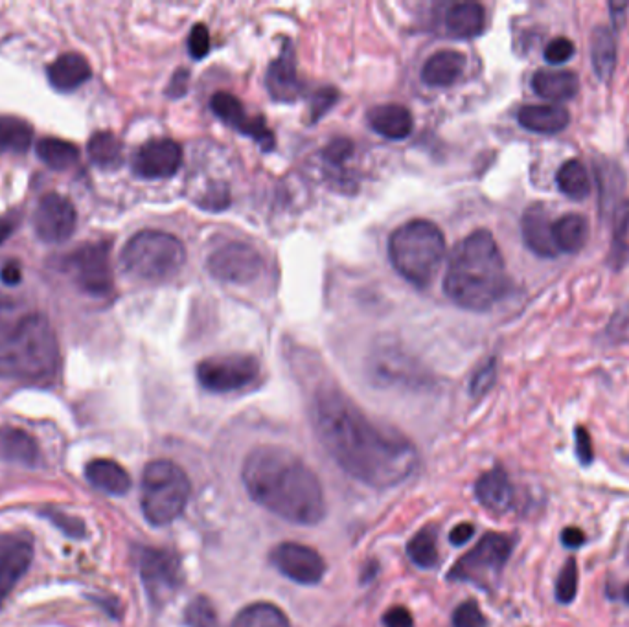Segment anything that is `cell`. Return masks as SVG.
Wrapping results in <instances>:
<instances>
[{"mask_svg":"<svg viewBox=\"0 0 629 627\" xmlns=\"http://www.w3.org/2000/svg\"><path fill=\"white\" fill-rule=\"evenodd\" d=\"M311 425L335 464L368 488H394L418 466V451L409 438L372 422L337 388L315 394Z\"/></svg>","mask_w":629,"mask_h":627,"instance_id":"6da1fadb","label":"cell"},{"mask_svg":"<svg viewBox=\"0 0 629 627\" xmlns=\"http://www.w3.org/2000/svg\"><path fill=\"white\" fill-rule=\"evenodd\" d=\"M241 480L252 501L291 525L315 526L326 517L321 480L287 447H254L243 460Z\"/></svg>","mask_w":629,"mask_h":627,"instance_id":"7a4b0ae2","label":"cell"},{"mask_svg":"<svg viewBox=\"0 0 629 627\" xmlns=\"http://www.w3.org/2000/svg\"><path fill=\"white\" fill-rule=\"evenodd\" d=\"M503 252L492 232L479 228L460 241L447 263L444 293L460 308L488 311L508 293Z\"/></svg>","mask_w":629,"mask_h":627,"instance_id":"3957f363","label":"cell"},{"mask_svg":"<svg viewBox=\"0 0 629 627\" xmlns=\"http://www.w3.org/2000/svg\"><path fill=\"white\" fill-rule=\"evenodd\" d=\"M58 337L46 317L19 320L0 341V377L23 383H48L58 374Z\"/></svg>","mask_w":629,"mask_h":627,"instance_id":"277c9868","label":"cell"},{"mask_svg":"<svg viewBox=\"0 0 629 627\" xmlns=\"http://www.w3.org/2000/svg\"><path fill=\"white\" fill-rule=\"evenodd\" d=\"M389 256L409 284L427 287L446 258L444 232L427 219H412L392 232Z\"/></svg>","mask_w":629,"mask_h":627,"instance_id":"5b68a950","label":"cell"},{"mask_svg":"<svg viewBox=\"0 0 629 627\" xmlns=\"http://www.w3.org/2000/svg\"><path fill=\"white\" fill-rule=\"evenodd\" d=\"M122 267L129 276L144 282H166L181 273L186 263L183 241L162 230H142L127 241Z\"/></svg>","mask_w":629,"mask_h":627,"instance_id":"8992f818","label":"cell"},{"mask_svg":"<svg viewBox=\"0 0 629 627\" xmlns=\"http://www.w3.org/2000/svg\"><path fill=\"white\" fill-rule=\"evenodd\" d=\"M192 484L172 460L149 462L140 486V506L149 525H172L190 501Z\"/></svg>","mask_w":629,"mask_h":627,"instance_id":"52a82bcc","label":"cell"},{"mask_svg":"<svg viewBox=\"0 0 629 627\" xmlns=\"http://www.w3.org/2000/svg\"><path fill=\"white\" fill-rule=\"evenodd\" d=\"M514 537L490 532L475 547L464 554L449 570L447 578L453 582H468L488 587L503 572L514 550Z\"/></svg>","mask_w":629,"mask_h":627,"instance_id":"ba28073f","label":"cell"},{"mask_svg":"<svg viewBox=\"0 0 629 627\" xmlns=\"http://www.w3.org/2000/svg\"><path fill=\"white\" fill-rule=\"evenodd\" d=\"M199 385L212 394H230L252 387L260 377V363L245 354L216 355L201 361L195 370Z\"/></svg>","mask_w":629,"mask_h":627,"instance_id":"9c48e42d","label":"cell"},{"mask_svg":"<svg viewBox=\"0 0 629 627\" xmlns=\"http://www.w3.org/2000/svg\"><path fill=\"white\" fill-rule=\"evenodd\" d=\"M111 243L96 241L85 243L63 260V269L72 276V282L91 297H107L113 291L111 269Z\"/></svg>","mask_w":629,"mask_h":627,"instance_id":"30bf717a","label":"cell"},{"mask_svg":"<svg viewBox=\"0 0 629 627\" xmlns=\"http://www.w3.org/2000/svg\"><path fill=\"white\" fill-rule=\"evenodd\" d=\"M206 269L219 282L247 285L256 282L265 271L262 254L243 241H227L206 260Z\"/></svg>","mask_w":629,"mask_h":627,"instance_id":"8fae6325","label":"cell"},{"mask_svg":"<svg viewBox=\"0 0 629 627\" xmlns=\"http://www.w3.org/2000/svg\"><path fill=\"white\" fill-rule=\"evenodd\" d=\"M137 563L149 600L155 605L166 604L183 582L179 558L162 548L140 547Z\"/></svg>","mask_w":629,"mask_h":627,"instance_id":"7c38bea8","label":"cell"},{"mask_svg":"<svg viewBox=\"0 0 629 627\" xmlns=\"http://www.w3.org/2000/svg\"><path fill=\"white\" fill-rule=\"evenodd\" d=\"M269 561L282 576L300 585H317L326 576V561L315 548L286 541L269 552Z\"/></svg>","mask_w":629,"mask_h":627,"instance_id":"4fadbf2b","label":"cell"},{"mask_svg":"<svg viewBox=\"0 0 629 627\" xmlns=\"http://www.w3.org/2000/svg\"><path fill=\"white\" fill-rule=\"evenodd\" d=\"M210 107L221 122L236 129L243 137H249L264 149L273 151L276 146L275 133L267 127L262 116H251L245 105L230 92H216L210 100Z\"/></svg>","mask_w":629,"mask_h":627,"instance_id":"5bb4252c","label":"cell"},{"mask_svg":"<svg viewBox=\"0 0 629 627\" xmlns=\"http://www.w3.org/2000/svg\"><path fill=\"white\" fill-rule=\"evenodd\" d=\"M78 214L67 197L46 194L34 212V230L37 238L45 243H63L76 230Z\"/></svg>","mask_w":629,"mask_h":627,"instance_id":"9a60e30c","label":"cell"},{"mask_svg":"<svg viewBox=\"0 0 629 627\" xmlns=\"http://www.w3.org/2000/svg\"><path fill=\"white\" fill-rule=\"evenodd\" d=\"M183 164V148L172 138H153L138 148L133 171L142 179H168Z\"/></svg>","mask_w":629,"mask_h":627,"instance_id":"2e32d148","label":"cell"},{"mask_svg":"<svg viewBox=\"0 0 629 627\" xmlns=\"http://www.w3.org/2000/svg\"><path fill=\"white\" fill-rule=\"evenodd\" d=\"M34 559V541L26 534L0 536V605L6 602L15 585L30 569Z\"/></svg>","mask_w":629,"mask_h":627,"instance_id":"e0dca14e","label":"cell"},{"mask_svg":"<svg viewBox=\"0 0 629 627\" xmlns=\"http://www.w3.org/2000/svg\"><path fill=\"white\" fill-rule=\"evenodd\" d=\"M267 89L276 102H295L302 92V81L298 78L297 54L287 41L282 46L280 56L269 65L267 70Z\"/></svg>","mask_w":629,"mask_h":627,"instance_id":"ac0fdd59","label":"cell"},{"mask_svg":"<svg viewBox=\"0 0 629 627\" xmlns=\"http://www.w3.org/2000/svg\"><path fill=\"white\" fill-rule=\"evenodd\" d=\"M547 208L541 205H534L528 208L521 221V234L523 240L530 251L541 258H556L560 251L554 240V230H552Z\"/></svg>","mask_w":629,"mask_h":627,"instance_id":"d6986e66","label":"cell"},{"mask_svg":"<svg viewBox=\"0 0 629 627\" xmlns=\"http://www.w3.org/2000/svg\"><path fill=\"white\" fill-rule=\"evenodd\" d=\"M517 122L538 135H558L571 124V113L560 103L525 105L517 113Z\"/></svg>","mask_w":629,"mask_h":627,"instance_id":"ffe728a7","label":"cell"},{"mask_svg":"<svg viewBox=\"0 0 629 627\" xmlns=\"http://www.w3.org/2000/svg\"><path fill=\"white\" fill-rule=\"evenodd\" d=\"M475 497L492 513H506L514 504V486L503 468L486 471L475 484Z\"/></svg>","mask_w":629,"mask_h":627,"instance_id":"44dd1931","label":"cell"},{"mask_svg":"<svg viewBox=\"0 0 629 627\" xmlns=\"http://www.w3.org/2000/svg\"><path fill=\"white\" fill-rule=\"evenodd\" d=\"M91 74L89 61L76 52L61 54L46 69L50 85L59 92L76 91L85 81L91 80Z\"/></svg>","mask_w":629,"mask_h":627,"instance_id":"7402d4cb","label":"cell"},{"mask_svg":"<svg viewBox=\"0 0 629 627\" xmlns=\"http://www.w3.org/2000/svg\"><path fill=\"white\" fill-rule=\"evenodd\" d=\"M368 126L372 127L381 137L390 140H401L409 137L414 127L412 114L405 105L400 103H383L376 105L366 114Z\"/></svg>","mask_w":629,"mask_h":627,"instance_id":"603a6c76","label":"cell"},{"mask_svg":"<svg viewBox=\"0 0 629 627\" xmlns=\"http://www.w3.org/2000/svg\"><path fill=\"white\" fill-rule=\"evenodd\" d=\"M466 63L468 59L458 50H438L427 59L422 69V80L429 87H449L462 78Z\"/></svg>","mask_w":629,"mask_h":627,"instance_id":"cb8c5ba5","label":"cell"},{"mask_svg":"<svg viewBox=\"0 0 629 627\" xmlns=\"http://www.w3.org/2000/svg\"><path fill=\"white\" fill-rule=\"evenodd\" d=\"M532 89L549 102H567L580 91V78L571 70H538L532 76Z\"/></svg>","mask_w":629,"mask_h":627,"instance_id":"d4e9b609","label":"cell"},{"mask_svg":"<svg viewBox=\"0 0 629 627\" xmlns=\"http://www.w3.org/2000/svg\"><path fill=\"white\" fill-rule=\"evenodd\" d=\"M486 12L479 2H458L446 13L447 34L455 39H473L482 34Z\"/></svg>","mask_w":629,"mask_h":627,"instance_id":"484cf974","label":"cell"},{"mask_svg":"<svg viewBox=\"0 0 629 627\" xmlns=\"http://www.w3.org/2000/svg\"><path fill=\"white\" fill-rule=\"evenodd\" d=\"M85 477L94 488L105 491L107 495H126L131 490L129 473L115 460H92L85 469Z\"/></svg>","mask_w":629,"mask_h":627,"instance_id":"4316f807","label":"cell"},{"mask_svg":"<svg viewBox=\"0 0 629 627\" xmlns=\"http://www.w3.org/2000/svg\"><path fill=\"white\" fill-rule=\"evenodd\" d=\"M0 455L10 462H19L24 466H35L41 458L34 436L17 427L0 429Z\"/></svg>","mask_w":629,"mask_h":627,"instance_id":"83f0119b","label":"cell"},{"mask_svg":"<svg viewBox=\"0 0 629 627\" xmlns=\"http://www.w3.org/2000/svg\"><path fill=\"white\" fill-rule=\"evenodd\" d=\"M591 63L598 80H611L617 67V41L609 28L598 26L591 35Z\"/></svg>","mask_w":629,"mask_h":627,"instance_id":"f1b7e54d","label":"cell"},{"mask_svg":"<svg viewBox=\"0 0 629 627\" xmlns=\"http://www.w3.org/2000/svg\"><path fill=\"white\" fill-rule=\"evenodd\" d=\"M554 240L558 245V251L580 252L589 238V223L582 214H565L554 221Z\"/></svg>","mask_w":629,"mask_h":627,"instance_id":"f546056e","label":"cell"},{"mask_svg":"<svg viewBox=\"0 0 629 627\" xmlns=\"http://www.w3.org/2000/svg\"><path fill=\"white\" fill-rule=\"evenodd\" d=\"M37 157L45 162L48 168L65 171L72 168L80 160V149L76 144L63 138L45 137L37 142Z\"/></svg>","mask_w":629,"mask_h":627,"instance_id":"4dcf8cb0","label":"cell"},{"mask_svg":"<svg viewBox=\"0 0 629 627\" xmlns=\"http://www.w3.org/2000/svg\"><path fill=\"white\" fill-rule=\"evenodd\" d=\"M89 159L103 170H115L124 160L122 140L111 131H98L89 140Z\"/></svg>","mask_w":629,"mask_h":627,"instance_id":"1f68e13d","label":"cell"},{"mask_svg":"<svg viewBox=\"0 0 629 627\" xmlns=\"http://www.w3.org/2000/svg\"><path fill=\"white\" fill-rule=\"evenodd\" d=\"M556 183L561 194L567 195L572 201H584L591 194V177L580 160L563 162L556 175Z\"/></svg>","mask_w":629,"mask_h":627,"instance_id":"d6a6232c","label":"cell"},{"mask_svg":"<svg viewBox=\"0 0 629 627\" xmlns=\"http://www.w3.org/2000/svg\"><path fill=\"white\" fill-rule=\"evenodd\" d=\"M34 138L32 126L17 116H0V153H24Z\"/></svg>","mask_w":629,"mask_h":627,"instance_id":"836d02e7","label":"cell"},{"mask_svg":"<svg viewBox=\"0 0 629 627\" xmlns=\"http://www.w3.org/2000/svg\"><path fill=\"white\" fill-rule=\"evenodd\" d=\"M232 627H291L284 611L269 602H256L241 609Z\"/></svg>","mask_w":629,"mask_h":627,"instance_id":"e575fe53","label":"cell"},{"mask_svg":"<svg viewBox=\"0 0 629 627\" xmlns=\"http://www.w3.org/2000/svg\"><path fill=\"white\" fill-rule=\"evenodd\" d=\"M407 554L412 563L420 569H435L438 565V547H436V530L433 526H425L418 534H414L407 543Z\"/></svg>","mask_w":629,"mask_h":627,"instance_id":"d590c367","label":"cell"},{"mask_svg":"<svg viewBox=\"0 0 629 627\" xmlns=\"http://www.w3.org/2000/svg\"><path fill=\"white\" fill-rule=\"evenodd\" d=\"M596 175H598V186H600V203L604 206V210H609L611 203L624 190V183H626L624 173L617 164L596 162Z\"/></svg>","mask_w":629,"mask_h":627,"instance_id":"8d00e7d4","label":"cell"},{"mask_svg":"<svg viewBox=\"0 0 629 627\" xmlns=\"http://www.w3.org/2000/svg\"><path fill=\"white\" fill-rule=\"evenodd\" d=\"M184 622L188 627H219L218 613L206 596H195L186 605Z\"/></svg>","mask_w":629,"mask_h":627,"instance_id":"74e56055","label":"cell"},{"mask_svg":"<svg viewBox=\"0 0 629 627\" xmlns=\"http://www.w3.org/2000/svg\"><path fill=\"white\" fill-rule=\"evenodd\" d=\"M578 580H580V574H578L576 559H567L556 580V600L560 604L567 605L574 602L578 593Z\"/></svg>","mask_w":629,"mask_h":627,"instance_id":"f35d334b","label":"cell"},{"mask_svg":"<svg viewBox=\"0 0 629 627\" xmlns=\"http://www.w3.org/2000/svg\"><path fill=\"white\" fill-rule=\"evenodd\" d=\"M497 379V363L495 359H488L484 365L475 372V376L471 377V385L469 392L473 398H481L484 394H488L495 385Z\"/></svg>","mask_w":629,"mask_h":627,"instance_id":"ab89813d","label":"cell"},{"mask_svg":"<svg viewBox=\"0 0 629 627\" xmlns=\"http://www.w3.org/2000/svg\"><path fill=\"white\" fill-rule=\"evenodd\" d=\"M455 627H488L486 616L482 615L481 607L475 600H468L458 605L453 613Z\"/></svg>","mask_w":629,"mask_h":627,"instance_id":"60d3db41","label":"cell"},{"mask_svg":"<svg viewBox=\"0 0 629 627\" xmlns=\"http://www.w3.org/2000/svg\"><path fill=\"white\" fill-rule=\"evenodd\" d=\"M576 52V46L572 43L571 39L567 37H556L552 39L549 45L545 46V52L543 56L547 59V63L550 65H563L567 63Z\"/></svg>","mask_w":629,"mask_h":627,"instance_id":"b9f144b4","label":"cell"},{"mask_svg":"<svg viewBox=\"0 0 629 627\" xmlns=\"http://www.w3.org/2000/svg\"><path fill=\"white\" fill-rule=\"evenodd\" d=\"M45 515L54 525L58 526L63 534L76 537V539L85 536V525L78 517H72L69 513L59 512V510H46Z\"/></svg>","mask_w":629,"mask_h":627,"instance_id":"7bdbcfd3","label":"cell"},{"mask_svg":"<svg viewBox=\"0 0 629 627\" xmlns=\"http://www.w3.org/2000/svg\"><path fill=\"white\" fill-rule=\"evenodd\" d=\"M188 52L194 59H203L210 52V32L205 24H195L188 35Z\"/></svg>","mask_w":629,"mask_h":627,"instance_id":"ee69618b","label":"cell"},{"mask_svg":"<svg viewBox=\"0 0 629 627\" xmlns=\"http://www.w3.org/2000/svg\"><path fill=\"white\" fill-rule=\"evenodd\" d=\"M574 445H576V456L582 462V466H589L595 460V449H593V440L587 429L576 427Z\"/></svg>","mask_w":629,"mask_h":627,"instance_id":"f6af8a7d","label":"cell"},{"mask_svg":"<svg viewBox=\"0 0 629 627\" xmlns=\"http://www.w3.org/2000/svg\"><path fill=\"white\" fill-rule=\"evenodd\" d=\"M383 624L385 627H414V618L407 607L396 605V607H390L385 613Z\"/></svg>","mask_w":629,"mask_h":627,"instance_id":"bcb514c9","label":"cell"},{"mask_svg":"<svg viewBox=\"0 0 629 627\" xmlns=\"http://www.w3.org/2000/svg\"><path fill=\"white\" fill-rule=\"evenodd\" d=\"M352 151H354V144H352L350 140L337 138V140H333L332 144L328 146L324 155H326V159L330 160L332 164H341L343 160L348 159V157L352 155Z\"/></svg>","mask_w":629,"mask_h":627,"instance_id":"7dc6e473","label":"cell"},{"mask_svg":"<svg viewBox=\"0 0 629 627\" xmlns=\"http://www.w3.org/2000/svg\"><path fill=\"white\" fill-rule=\"evenodd\" d=\"M629 232V201L618 203L615 208V243H620Z\"/></svg>","mask_w":629,"mask_h":627,"instance_id":"c3c4849f","label":"cell"},{"mask_svg":"<svg viewBox=\"0 0 629 627\" xmlns=\"http://www.w3.org/2000/svg\"><path fill=\"white\" fill-rule=\"evenodd\" d=\"M335 100H337V92L333 91V89L324 87L322 91H319V94L313 98V113H311L313 120H319L322 114L332 107Z\"/></svg>","mask_w":629,"mask_h":627,"instance_id":"681fc988","label":"cell"},{"mask_svg":"<svg viewBox=\"0 0 629 627\" xmlns=\"http://www.w3.org/2000/svg\"><path fill=\"white\" fill-rule=\"evenodd\" d=\"M475 534V526L471 525V523H460V525L455 526L453 530H451V534H449V541L455 545V547H462V545H466L469 539L473 537Z\"/></svg>","mask_w":629,"mask_h":627,"instance_id":"f907efd6","label":"cell"},{"mask_svg":"<svg viewBox=\"0 0 629 627\" xmlns=\"http://www.w3.org/2000/svg\"><path fill=\"white\" fill-rule=\"evenodd\" d=\"M188 78H190V74H188V70H177L175 74H173L172 83L168 85V94L172 96V98H181L186 89H188Z\"/></svg>","mask_w":629,"mask_h":627,"instance_id":"816d5d0a","label":"cell"},{"mask_svg":"<svg viewBox=\"0 0 629 627\" xmlns=\"http://www.w3.org/2000/svg\"><path fill=\"white\" fill-rule=\"evenodd\" d=\"M561 543L567 548H572V550H574V548H580L585 543V534L580 528L569 526V528H565V530L561 532Z\"/></svg>","mask_w":629,"mask_h":627,"instance_id":"f5cc1de1","label":"cell"},{"mask_svg":"<svg viewBox=\"0 0 629 627\" xmlns=\"http://www.w3.org/2000/svg\"><path fill=\"white\" fill-rule=\"evenodd\" d=\"M0 278H2V282L6 285L19 284L21 278H23V271H21L19 263H6V265L2 267V271H0Z\"/></svg>","mask_w":629,"mask_h":627,"instance_id":"db71d44e","label":"cell"},{"mask_svg":"<svg viewBox=\"0 0 629 627\" xmlns=\"http://www.w3.org/2000/svg\"><path fill=\"white\" fill-rule=\"evenodd\" d=\"M19 225V217L17 214H8V216L0 217V245L12 236L13 230Z\"/></svg>","mask_w":629,"mask_h":627,"instance_id":"11a10c76","label":"cell"},{"mask_svg":"<svg viewBox=\"0 0 629 627\" xmlns=\"http://www.w3.org/2000/svg\"><path fill=\"white\" fill-rule=\"evenodd\" d=\"M622 596H624V600H626V604H629V583L624 587V591H622Z\"/></svg>","mask_w":629,"mask_h":627,"instance_id":"9f6ffc18","label":"cell"},{"mask_svg":"<svg viewBox=\"0 0 629 627\" xmlns=\"http://www.w3.org/2000/svg\"><path fill=\"white\" fill-rule=\"evenodd\" d=\"M626 460H628V462H629V456H628V458H626Z\"/></svg>","mask_w":629,"mask_h":627,"instance_id":"6f0895ef","label":"cell"}]
</instances>
